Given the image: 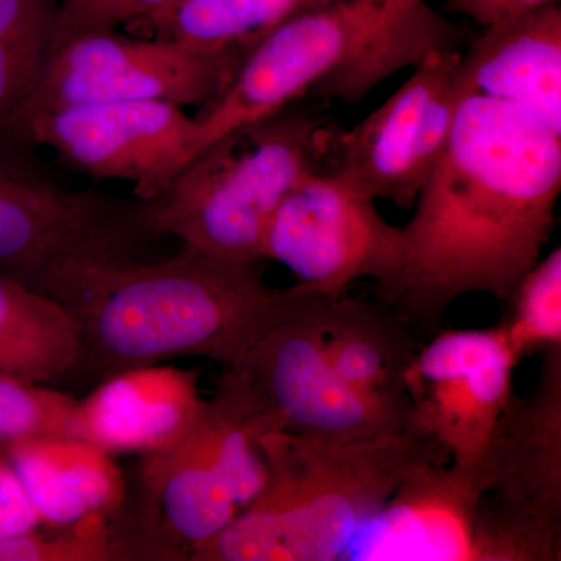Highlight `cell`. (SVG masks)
I'll return each instance as SVG.
<instances>
[{
	"label": "cell",
	"instance_id": "cell-10",
	"mask_svg": "<svg viewBox=\"0 0 561 561\" xmlns=\"http://www.w3.org/2000/svg\"><path fill=\"white\" fill-rule=\"evenodd\" d=\"M264 260L286 265L301 289L321 297H342L365 278L375 279L376 294H381L400 276L404 238L375 201L332 173H312L272 217Z\"/></svg>",
	"mask_w": 561,
	"mask_h": 561
},
{
	"label": "cell",
	"instance_id": "cell-1",
	"mask_svg": "<svg viewBox=\"0 0 561 561\" xmlns=\"http://www.w3.org/2000/svg\"><path fill=\"white\" fill-rule=\"evenodd\" d=\"M560 191L561 136L511 103L465 95L401 228L400 276L376 298L426 331L465 295L507 301L541 260Z\"/></svg>",
	"mask_w": 561,
	"mask_h": 561
},
{
	"label": "cell",
	"instance_id": "cell-25",
	"mask_svg": "<svg viewBox=\"0 0 561 561\" xmlns=\"http://www.w3.org/2000/svg\"><path fill=\"white\" fill-rule=\"evenodd\" d=\"M77 398L46 383L0 375V443L72 435Z\"/></svg>",
	"mask_w": 561,
	"mask_h": 561
},
{
	"label": "cell",
	"instance_id": "cell-24",
	"mask_svg": "<svg viewBox=\"0 0 561 561\" xmlns=\"http://www.w3.org/2000/svg\"><path fill=\"white\" fill-rule=\"evenodd\" d=\"M500 327L516 359L561 346V250L557 247L519 280Z\"/></svg>",
	"mask_w": 561,
	"mask_h": 561
},
{
	"label": "cell",
	"instance_id": "cell-16",
	"mask_svg": "<svg viewBox=\"0 0 561 561\" xmlns=\"http://www.w3.org/2000/svg\"><path fill=\"white\" fill-rule=\"evenodd\" d=\"M459 101L485 95L523 110L561 136V7L548 3L483 28L460 51Z\"/></svg>",
	"mask_w": 561,
	"mask_h": 561
},
{
	"label": "cell",
	"instance_id": "cell-13",
	"mask_svg": "<svg viewBox=\"0 0 561 561\" xmlns=\"http://www.w3.org/2000/svg\"><path fill=\"white\" fill-rule=\"evenodd\" d=\"M518 362L500 324L442 331L416 351L405 393L420 426L449 453L454 467L478 470L513 397Z\"/></svg>",
	"mask_w": 561,
	"mask_h": 561
},
{
	"label": "cell",
	"instance_id": "cell-17",
	"mask_svg": "<svg viewBox=\"0 0 561 561\" xmlns=\"http://www.w3.org/2000/svg\"><path fill=\"white\" fill-rule=\"evenodd\" d=\"M50 529L111 516L127 501L124 472L113 454L72 435H44L0 443Z\"/></svg>",
	"mask_w": 561,
	"mask_h": 561
},
{
	"label": "cell",
	"instance_id": "cell-5",
	"mask_svg": "<svg viewBox=\"0 0 561 561\" xmlns=\"http://www.w3.org/2000/svg\"><path fill=\"white\" fill-rule=\"evenodd\" d=\"M342 130L319 110L284 106L243 124L192 158L144 202L151 227L230 260H264L265 232L287 194L330 173Z\"/></svg>",
	"mask_w": 561,
	"mask_h": 561
},
{
	"label": "cell",
	"instance_id": "cell-21",
	"mask_svg": "<svg viewBox=\"0 0 561 561\" xmlns=\"http://www.w3.org/2000/svg\"><path fill=\"white\" fill-rule=\"evenodd\" d=\"M312 7V0H169L125 27L139 38L198 49H253L279 22Z\"/></svg>",
	"mask_w": 561,
	"mask_h": 561
},
{
	"label": "cell",
	"instance_id": "cell-28",
	"mask_svg": "<svg viewBox=\"0 0 561 561\" xmlns=\"http://www.w3.org/2000/svg\"><path fill=\"white\" fill-rule=\"evenodd\" d=\"M330 2V0H312L313 5H321V3Z\"/></svg>",
	"mask_w": 561,
	"mask_h": 561
},
{
	"label": "cell",
	"instance_id": "cell-27",
	"mask_svg": "<svg viewBox=\"0 0 561 561\" xmlns=\"http://www.w3.org/2000/svg\"><path fill=\"white\" fill-rule=\"evenodd\" d=\"M553 2L559 0H446L445 10L463 14L486 28Z\"/></svg>",
	"mask_w": 561,
	"mask_h": 561
},
{
	"label": "cell",
	"instance_id": "cell-18",
	"mask_svg": "<svg viewBox=\"0 0 561 561\" xmlns=\"http://www.w3.org/2000/svg\"><path fill=\"white\" fill-rule=\"evenodd\" d=\"M205 412L183 440L140 456V505L187 561L241 511L210 448Z\"/></svg>",
	"mask_w": 561,
	"mask_h": 561
},
{
	"label": "cell",
	"instance_id": "cell-23",
	"mask_svg": "<svg viewBox=\"0 0 561 561\" xmlns=\"http://www.w3.org/2000/svg\"><path fill=\"white\" fill-rule=\"evenodd\" d=\"M57 22L58 0H0V146L21 147L14 122L54 54Z\"/></svg>",
	"mask_w": 561,
	"mask_h": 561
},
{
	"label": "cell",
	"instance_id": "cell-4",
	"mask_svg": "<svg viewBox=\"0 0 561 561\" xmlns=\"http://www.w3.org/2000/svg\"><path fill=\"white\" fill-rule=\"evenodd\" d=\"M468 33L426 0H330L291 14L254 46L205 110L190 162L228 131L301 99L357 105L376 87Z\"/></svg>",
	"mask_w": 561,
	"mask_h": 561
},
{
	"label": "cell",
	"instance_id": "cell-2",
	"mask_svg": "<svg viewBox=\"0 0 561 561\" xmlns=\"http://www.w3.org/2000/svg\"><path fill=\"white\" fill-rule=\"evenodd\" d=\"M294 298L267 286L254 262L184 245L162 261L87 268L60 302L79 327V379H102L176 357L228 367Z\"/></svg>",
	"mask_w": 561,
	"mask_h": 561
},
{
	"label": "cell",
	"instance_id": "cell-19",
	"mask_svg": "<svg viewBox=\"0 0 561 561\" xmlns=\"http://www.w3.org/2000/svg\"><path fill=\"white\" fill-rule=\"evenodd\" d=\"M317 335L324 356L342 381L383 400H408L405 375L419 345L400 313L376 301L317 295Z\"/></svg>",
	"mask_w": 561,
	"mask_h": 561
},
{
	"label": "cell",
	"instance_id": "cell-3",
	"mask_svg": "<svg viewBox=\"0 0 561 561\" xmlns=\"http://www.w3.org/2000/svg\"><path fill=\"white\" fill-rule=\"evenodd\" d=\"M257 445L264 489L191 561L343 560L413 471L451 463L421 426L362 438L271 432Z\"/></svg>",
	"mask_w": 561,
	"mask_h": 561
},
{
	"label": "cell",
	"instance_id": "cell-26",
	"mask_svg": "<svg viewBox=\"0 0 561 561\" xmlns=\"http://www.w3.org/2000/svg\"><path fill=\"white\" fill-rule=\"evenodd\" d=\"M41 527L39 516L0 445V541Z\"/></svg>",
	"mask_w": 561,
	"mask_h": 561
},
{
	"label": "cell",
	"instance_id": "cell-20",
	"mask_svg": "<svg viewBox=\"0 0 561 561\" xmlns=\"http://www.w3.org/2000/svg\"><path fill=\"white\" fill-rule=\"evenodd\" d=\"M79 327L60 301L0 276V375L54 383L79 379Z\"/></svg>",
	"mask_w": 561,
	"mask_h": 561
},
{
	"label": "cell",
	"instance_id": "cell-8",
	"mask_svg": "<svg viewBox=\"0 0 561 561\" xmlns=\"http://www.w3.org/2000/svg\"><path fill=\"white\" fill-rule=\"evenodd\" d=\"M501 413L476 470L486 561L561 560V346Z\"/></svg>",
	"mask_w": 561,
	"mask_h": 561
},
{
	"label": "cell",
	"instance_id": "cell-22",
	"mask_svg": "<svg viewBox=\"0 0 561 561\" xmlns=\"http://www.w3.org/2000/svg\"><path fill=\"white\" fill-rule=\"evenodd\" d=\"M79 526L27 531L0 541V561H187L139 505Z\"/></svg>",
	"mask_w": 561,
	"mask_h": 561
},
{
	"label": "cell",
	"instance_id": "cell-14",
	"mask_svg": "<svg viewBox=\"0 0 561 561\" xmlns=\"http://www.w3.org/2000/svg\"><path fill=\"white\" fill-rule=\"evenodd\" d=\"M346 556L364 560L486 561L478 476L449 463L413 471L356 535Z\"/></svg>",
	"mask_w": 561,
	"mask_h": 561
},
{
	"label": "cell",
	"instance_id": "cell-6",
	"mask_svg": "<svg viewBox=\"0 0 561 561\" xmlns=\"http://www.w3.org/2000/svg\"><path fill=\"white\" fill-rule=\"evenodd\" d=\"M316 297L295 284L278 319L221 368L210 398L257 440L271 432L362 438L420 426L411 401L370 397L339 378L317 335Z\"/></svg>",
	"mask_w": 561,
	"mask_h": 561
},
{
	"label": "cell",
	"instance_id": "cell-15",
	"mask_svg": "<svg viewBox=\"0 0 561 561\" xmlns=\"http://www.w3.org/2000/svg\"><path fill=\"white\" fill-rule=\"evenodd\" d=\"M198 371L149 365L102 379L77 402L73 437L113 454L162 451L183 440L205 412Z\"/></svg>",
	"mask_w": 561,
	"mask_h": 561
},
{
	"label": "cell",
	"instance_id": "cell-7",
	"mask_svg": "<svg viewBox=\"0 0 561 561\" xmlns=\"http://www.w3.org/2000/svg\"><path fill=\"white\" fill-rule=\"evenodd\" d=\"M21 150L0 146V276L58 301L73 276L140 260L161 238L142 201L66 190L41 176Z\"/></svg>",
	"mask_w": 561,
	"mask_h": 561
},
{
	"label": "cell",
	"instance_id": "cell-12",
	"mask_svg": "<svg viewBox=\"0 0 561 561\" xmlns=\"http://www.w3.org/2000/svg\"><path fill=\"white\" fill-rule=\"evenodd\" d=\"M197 124L161 101L91 103L41 113L18 131L22 147L47 146L77 171L135 183L138 201L160 194L186 165Z\"/></svg>",
	"mask_w": 561,
	"mask_h": 561
},
{
	"label": "cell",
	"instance_id": "cell-11",
	"mask_svg": "<svg viewBox=\"0 0 561 561\" xmlns=\"http://www.w3.org/2000/svg\"><path fill=\"white\" fill-rule=\"evenodd\" d=\"M459 60L460 50H446L416 65L400 90L341 133L330 173L371 201L412 208L448 144Z\"/></svg>",
	"mask_w": 561,
	"mask_h": 561
},
{
	"label": "cell",
	"instance_id": "cell-9",
	"mask_svg": "<svg viewBox=\"0 0 561 561\" xmlns=\"http://www.w3.org/2000/svg\"><path fill=\"white\" fill-rule=\"evenodd\" d=\"M253 49L205 50L114 31L73 36L54 50L22 106L14 142L22 125L36 114L70 106L133 101L208 106L227 90Z\"/></svg>",
	"mask_w": 561,
	"mask_h": 561
}]
</instances>
